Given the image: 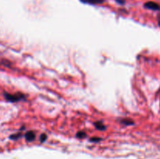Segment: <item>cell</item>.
<instances>
[{"instance_id": "obj_3", "label": "cell", "mask_w": 160, "mask_h": 159, "mask_svg": "<svg viewBox=\"0 0 160 159\" xmlns=\"http://www.w3.org/2000/svg\"><path fill=\"white\" fill-rule=\"evenodd\" d=\"M24 137L25 139H26L27 141L28 142L33 141V140H35V137H36L35 132H34V131H28V132H27L26 133L24 134Z\"/></svg>"}, {"instance_id": "obj_2", "label": "cell", "mask_w": 160, "mask_h": 159, "mask_svg": "<svg viewBox=\"0 0 160 159\" xmlns=\"http://www.w3.org/2000/svg\"><path fill=\"white\" fill-rule=\"evenodd\" d=\"M144 7L145 9H150V10L153 11H159L160 10V5L159 3L153 1H148L144 4Z\"/></svg>"}, {"instance_id": "obj_10", "label": "cell", "mask_w": 160, "mask_h": 159, "mask_svg": "<svg viewBox=\"0 0 160 159\" xmlns=\"http://www.w3.org/2000/svg\"><path fill=\"white\" fill-rule=\"evenodd\" d=\"M102 139L99 138V137H92V138L90 139L91 142H94V143H98V142L101 141Z\"/></svg>"}, {"instance_id": "obj_8", "label": "cell", "mask_w": 160, "mask_h": 159, "mask_svg": "<svg viewBox=\"0 0 160 159\" xmlns=\"http://www.w3.org/2000/svg\"><path fill=\"white\" fill-rule=\"evenodd\" d=\"M21 137H22V134L20 133V132H17V133L12 134V135H10V137H9V139H11V140H18V139L20 138Z\"/></svg>"}, {"instance_id": "obj_12", "label": "cell", "mask_w": 160, "mask_h": 159, "mask_svg": "<svg viewBox=\"0 0 160 159\" xmlns=\"http://www.w3.org/2000/svg\"><path fill=\"white\" fill-rule=\"evenodd\" d=\"M158 24H159V26H160V19L159 20V22H158Z\"/></svg>"}, {"instance_id": "obj_9", "label": "cell", "mask_w": 160, "mask_h": 159, "mask_svg": "<svg viewBox=\"0 0 160 159\" xmlns=\"http://www.w3.org/2000/svg\"><path fill=\"white\" fill-rule=\"evenodd\" d=\"M47 138H48V137H47L46 134L42 133V134H41L40 137H39V140H40L41 143H44V142L47 140Z\"/></svg>"}, {"instance_id": "obj_5", "label": "cell", "mask_w": 160, "mask_h": 159, "mask_svg": "<svg viewBox=\"0 0 160 159\" xmlns=\"http://www.w3.org/2000/svg\"><path fill=\"white\" fill-rule=\"evenodd\" d=\"M94 126H95V129H98V130L104 131L106 129V126L102 122H95V123H94Z\"/></svg>"}, {"instance_id": "obj_11", "label": "cell", "mask_w": 160, "mask_h": 159, "mask_svg": "<svg viewBox=\"0 0 160 159\" xmlns=\"http://www.w3.org/2000/svg\"><path fill=\"white\" fill-rule=\"evenodd\" d=\"M116 2H117V3H118L119 5H124L125 3H126V1L125 0H115Z\"/></svg>"}, {"instance_id": "obj_4", "label": "cell", "mask_w": 160, "mask_h": 159, "mask_svg": "<svg viewBox=\"0 0 160 159\" xmlns=\"http://www.w3.org/2000/svg\"><path fill=\"white\" fill-rule=\"evenodd\" d=\"M81 2L85 3V4L90 5H97V4H102L105 2L106 0H80Z\"/></svg>"}, {"instance_id": "obj_1", "label": "cell", "mask_w": 160, "mask_h": 159, "mask_svg": "<svg viewBox=\"0 0 160 159\" xmlns=\"http://www.w3.org/2000/svg\"><path fill=\"white\" fill-rule=\"evenodd\" d=\"M4 98L9 102H18V101L25 100V95L20 92H17L16 94H9L8 92H4L3 93Z\"/></svg>"}, {"instance_id": "obj_7", "label": "cell", "mask_w": 160, "mask_h": 159, "mask_svg": "<svg viewBox=\"0 0 160 159\" xmlns=\"http://www.w3.org/2000/svg\"><path fill=\"white\" fill-rule=\"evenodd\" d=\"M76 137L79 139H84L87 137V134H86V132H84V131H79V132H77Z\"/></svg>"}, {"instance_id": "obj_6", "label": "cell", "mask_w": 160, "mask_h": 159, "mask_svg": "<svg viewBox=\"0 0 160 159\" xmlns=\"http://www.w3.org/2000/svg\"><path fill=\"white\" fill-rule=\"evenodd\" d=\"M121 124L125 125V126H132L134 124V122L133 120L130 119V118H122V119L119 120Z\"/></svg>"}]
</instances>
